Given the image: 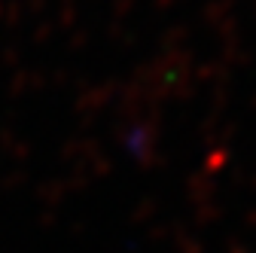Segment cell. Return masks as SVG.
Wrapping results in <instances>:
<instances>
[]
</instances>
